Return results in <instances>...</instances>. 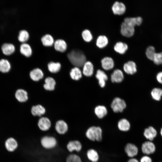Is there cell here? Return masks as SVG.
Masks as SVG:
<instances>
[{"instance_id": "6da1fadb", "label": "cell", "mask_w": 162, "mask_h": 162, "mask_svg": "<svg viewBox=\"0 0 162 162\" xmlns=\"http://www.w3.org/2000/svg\"><path fill=\"white\" fill-rule=\"evenodd\" d=\"M67 57L71 63L75 67H81L86 62V57L81 50L74 49L71 50L67 54Z\"/></svg>"}, {"instance_id": "7a4b0ae2", "label": "cell", "mask_w": 162, "mask_h": 162, "mask_svg": "<svg viewBox=\"0 0 162 162\" xmlns=\"http://www.w3.org/2000/svg\"><path fill=\"white\" fill-rule=\"evenodd\" d=\"M85 135L87 138L92 141L100 142L103 139V131L99 126H92L86 131Z\"/></svg>"}, {"instance_id": "3957f363", "label": "cell", "mask_w": 162, "mask_h": 162, "mask_svg": "<svg viewBox=\"0 0 162 162\" xmlns=\"http://www.w3.org/2000/svg\"><path fill=\"white\" fill-rule=\"evenodd\" d=\"M141 149L143 154L149 156L155 153L156 147L155 143L153 141L147 140L142 143Z\"/></svg>"}, {"instance_id": "277c9868", "label": "cell", "mask_w": 162, "mask_h": 162, "mask_svg": "<svg viewBox=\"0 0 162 162\" xmlns=\"http://www.w3.org/2000/svg\"><path fill=\"white\" fill-rule=\"evenodd\" d=\"M42 146L47 149H52L57 146V142L53 136H46L42 137L40 140Z\"/></svg>"}, {"instance_id": "5b68a950", "label": "cell", "mask_w": 162, "mask_h": 162, "mask_svg": "<svg viewBox=\"0 0 162 162\" xmlns=\"http://www.w3.org/2000/svg\"><path fill=\"white\" fill-rule=\"evenodd\" d=\"M124 151L127 156L130 158H134L136 156L139 152L137 146L131 142H128L126 144L124 147Z\"/></svg>"}, {"instance_id": "8992f818", "label": "cell", "mask_w": 162, "mask_h": 162, "mask_svg": "<svg viewBox=\"0 0 162 162\" xmlns=\"http://www.w3.org/2000/svg\"><path fill=\"white\" fill-rule=\"evenodd\" d=\"M111 106L114 112H122L126 107V104L124 100L116 98L113 100Z\"/></svg>"}, {"instance_id": "52a82bcc", "label": "cell", "mask_w": 162, "mask_h": 162, "mask_svg": "<svg viewBox=\"0 0 162 162\" xmlns=\"http://www.w3.org/2000/svg\"><path fill=\"white\" fill-rule=\"evenodd\" d=\"M143 135L146 140L153 141L157 136L158 132L154 127L150 126L144 129Z\"/></svg>"}, {"instance_id": "ba28073f", "label": "cell", "mask_w": 162, "mask_h": 162, "mask_svg": "<svg viewBox=\"0 0 162 162\" xmlns=\"http://www.w3.org/2000/svg\"><path fill=\"white\" fill-rule=\"evenodd\" d=\"M121 27V32L123 36L130 37L134 35L135 32L134 27L124 22L122 23Z\"/></svg>"}, {"instance_id": "9c48e42d", "label": "cell", "mask_w": 162, "mask_h": 162, "mask_svg": "<svg viewBox=\"0 0 162 162\" xmlns=\"http://www.w3.org/2000/svg\"><path fill=\"white\" fill-rule=\"evenodd\" d=\"M67 148L69 152H72L74 151L80 152L82 148V145L79 141L77 140H71L67 145Z\"/></svg>"}, {"instance_id": "30bf717a", "label": "cell", "mask_w": 162, "mask_h": 162, "mask_svg": "<svg viewBox=\"0 0 162 162\" xmlns=\"http://www.w3.org/2000/svg\"><path fill=\"white\" fill-rule=\"evenodd\" d=\"M55 128L58 134L63 135L68 131V126L65 121L63 120H59L56 122Z\"/></svg>"}, {"instance_id": "8fae6325", "label": "cell", "mask_w": 162, "mask_h": 162, "mask_svg": "<svg viewBox=\"0 0 162 162\" xmlns=\"http://www.w3.org/2000/svg\"><path fill=\"white\" fill-rule=\"evenodd\" d=\"M38 124L41 130L45 131L50 129L51 126V122L48 118L42 117L39 119Z\"/></svg>"}, {"instance_id": "7c38bea8", "label": "cell", "mask_w": 162, "mask_h": 162, "mask_svg": "<svg viewBox=\"0 0 162 162\" xmlns=\"http://www.w3.org/2000/svg\"><path fill=\"white\" fill-rule=\"evenodd\" d=\"M112 8L114 14L119 15L123 14L126 10V7L124 4L122 2L118 1L115 2Z\"/></svg>"}, {"instance_id": "4fadbf2b", "label": "cell", "mask_w": 162, "mask_h": 162, "mask_svg": "<svg viewBox=\"0 0 162 162\" xmlns=\"http://www.w3.org/2000/svg\"><path fill=\"white\" fill-rule=\"evenodd\" d=\"M123 69L125 72L128 74H133L137 71L136 63L134 62L131 61H129L124 64Z\"/></svg>"}, {"instance_id": "5bb4252c", "label": "cell", "mask_w": 162, "mask_h": 162, "mask_svg": "<svg viewBox=\"0 0 162 162\" xmlns=\"http://www.w3.org/2000/svg\"><path fill=\"white\" fill-rule=\"evenodd\" d=\"M95 76L98 80L100 86L102 88L104 87L106 84V81L108 79L106 74L103 71L98 69L97 71Z\"/></svg>"}, {"instance_id": "9a60e30c", "label": "cell", "mask_w": 162, "mask_h": 162, "mask_svg": "<svg viewBox=\"0 0 162 162\" xmlns=\"http://www.w3.org/2000/svg\"><path fill=\"white\" fill-rule=\"evenodd\" d=\"M101 66L103 68L106 70L112 69L114 66V62L112 58L106 57L101 60Z\"/></svg>"}, {"instance_id": "2e32d148", "label": "cell", "mask_w": 162, "mask_h": 162, "mask_svg": "<svg viewBox=\"0 0 162 162\" xmlns=\"http://www.w3.org/2000/svg\"><path fill=\"white\" fill-rule=\"evenodd\" d=\"M124 78L123 72L119 69L115 70L111 76V80L113 82H120L122 81Z\"/></svg>"}, {"instance_id": "e0dca14e", "label": "cell", "mask_w": 162, "mask_h": 162, "mask_svg": "<svg viewBox=\"0 0 162 162\" xmlns=\"http://www.w3.org/2000/svg\"><path fill=\"white\" fill-rule=\"evenodd\" d=\"M118 128L121 131L128 132L130 128V124L129 121L126 119L122 118L120 120L118 123Z\"/></svg>"}, {"instance_id": "ac0fdd59", "label": "cell", "mask_w": 162, "mask_h": 162, "mask_svg": "<svg viewBox=\"0 0 162 162\" xmlns=\"http://www.w3.org/2000/svg\"><path fill=\"white\" fill-rule=\"evenodd\" d=\"M82 72L86 76H91L94 72V66L92 63L90 61H86L83 65Z\"/></svg>"}, {"instance_id": "d6986e66", "label": "cell", "mask_w": 162, "mask_h": 162, "mask_svg": "<svg viewBox=\"0 0 162 162\" xmlns=\"http://www.w3.org/2000/svg\"><path fill=\"white\" fill-rule=\"evenodd\" d=\"M86 156L88 160L91 162H98L99 159L98 152L93 148H90L87 150Z\"/></svg>"}, {"instance_id": "ffe728a7", "label": "cell", "mask_w": 162, "mask_h": 162, "mask_svg": "<svg viewBox=\"0 0 162 162\" xmlns=\"http://www.w3.org/2000/svg\"><path fill=\"white\" fill-rule=\"evenodd\" d=\"M54 47L55 49L58 51L63 52L67 48V44L65 40L62 39L56 40L54 43Z\"/></svg>"}, {"instance_id": "44dd1931", "label": "cell", "mask_w": 162, "mask_h": 162, "mask_svg": "<svg viewBox=\"0 0 162 162\" xmlns=\"http://www.w3.org/2000/svg\"><path fill=\"white\" fill-rule=\"evenodd\" d=\"M142 21V19L141 17H127L124 19V22L134 27L135 26L140 25Z\"/></svg>"}, {"instance_id": "7402d4cb", "label": "cell", "mask_w": 162, "mask_h": 162, "mask_svg": "<svg viewBox=\"0 0 162 162\" xmlns=\"http://www.w3.org/2000/svg\"><path fill=\"white\" fill-rule=\"evenodd\" d=\"M30 76L32 80L38 81L43 78L44 74L41 69L39 68H36L30 72Z\"/></svg>"}, {"instance_id": "603a6c76", "label": "cell", "mask_w": 162, "mask_h": 162, "mask_svg": "<svg viewBox=\"0 0 162 162\" xmlns=\"http://www.w3.org/2000/svg\"><path fill=\"white\" fill-rule=\"evenodd\" d=\"M17 141L14 138L10 137L5 142V146L9 152H13L18 147Z\"/></svg>"}, {"instance_id": "cb8c5ba5", "label": "cell", "mask_w": 162, "mask_h": 162, "mask_svg": "<svg viewBox=\"0 0 162 162\" xmlns=\"http://www.w3.org/2000/svg\"><path fill=\"white\" fill-rule=\"evenodd\" d=\"M20 51L22 55L26 57L30 56L32 54V50L30 46L25 43L21 45Z\"/></svg>"}, {"instance_id": "d4e9b609", "label": "cell", "mask_w": 162, "mask_h": 162, "mask_svg": "<svg viewBox=\"0 0 162 162\" xmlns=\"http://www.w3.org/2000/svg\"><path fill=\"white\" fill-rule=\"evenodd\" d=\"M3 53L6 55H10L13 54L15 51L14 45L10 43L3 44L1 47Z\"/></svg>"}, {"instance_id": "484cf974", "label": "cell", "mask_w": 162, "mask_h": 162, "mask_svg": "<svg viewBox=\"0 0 162 162\" xmlns=\"http://www.w3.org/2000/svg\"><path fill=\"white\" fill-rule=\"evenodd\" d=\"M15 96L16 99L21 102H25L28 99L27 92L22 89H18L16 92Z\"/></svg>"}, {"instance_id": "4316f807", "label": "cell", "mask_w": 162, "mask_h": 162, "mask_svg": "<svg viewBox=\"0 0 162 162\" xmlns=\"http://www.w3.org/2000/svg\"><path fill=\"white\" fill-rule=\"evenodd\" d=\"M45 112V108L40 105L33 106L31 109V113L34 116H41L44 115Z\"/></svg>"}, {"instance_id": "83f0119b", "label": "cell", "mask_w": 162, "mask_h": 162, "mask_svg": "<svg viewBox=\"0 0 162 162\" xmlns=\"http://www.w3.org/2000/svg\"><path fill=\"white\" fill-rule=\"evenodd\" d=\"M45 83L44 85V87L46 90L52 91L54 90L56 84V81L52 78L49 77L46 78Z\"/></svg>"}, {"instance_id": "f1b7e54d", "label": "cell", "mask_w": 162, "mask_h": 162, "mask_svg": "<svg viewBox=\"0 0 162 162\" xmlns=\"http://www.w3.org/2000/svg\"><path fill=\"white\" fill-rule=\"evenodd\" d=\"M128 48L127 44L122 42H118L116 43L114 46L115 50L121 54H124Z\"/></svg>"}, {"instance_id": "f546056e", "label": "cell", "mask_w": 162, "mask_h": 162, "mask_svg": "<svg viewBox=\"0 0 162 162\" xmlns=\"http://www.w3.org/2000/svg\"><path fill=\"white\" fill-rule=\"evenodd\" d=\"M94 112L98 118H102L107 114V110L105 106L99 105L95 108Z\"/></svg>"}, {"instance_id": "4dcf8cb0", "label": "cell", "mask_w": 162, "mask_h": 162, "mask_svg": "<svg viewBox=\"0 0 162 162\" xmlns=\"http://www.w3.org/2000/svg\"><path fill=\"white\" fill-rule=\"evenodd\" d=\"M41 41L43 44L46 46H52L55 42L52 36L49 34L43 36L41 38Z\"/></svg>"}, {"instance_id": "1f68e13d", "label": "cell", "mask_w": 162, "mask_h": 162, "mask_svg": "<svg viewBox=\"0 0 162 162\" xmlns=\"http://www.w3.org/2000/svg\"><path fill=\"white\" fill-rule=\"evenodd\" d=\"M70 76L73 80H78L82 76V73L79 68L74 67L72 68L70 72Z\"/></svg>"}, {"instance_id": "d6a6232c", "label": "cell", "mask_w": 162, "mask_h": 162, "mask_svg": "<svg viewBox=\"0 0 162 162\" xmlns=\"http://www.w3.org/2000/svg\"><path fill=\"white\" fill-rule=\"evenodd\" d=\"M11 68L10 64L9 62L5 59L0 60V71L6 73L10 70Z\"/></svg>"}, {"instance_id": "836d02e7", "label": "cell", "mask_w": 162, "mask_h": 162, "mask_svg": "<svg viewBox=\"0 0 162 162\" xmlns=\"http://www.w3.org/2000/svg\"><path fill=\"white\" fill-rule=\"evenodd\" d=\"M48 68L49 71L52 73H55L58 72L61 68V64L59 62H51L48 64Z\"/></svg>"}, {"instance_id": "e575fe53", "label": "cell", "mask_w": 162, "mask_h": 162, "mask_svg": "<svg viewBox=\"0 0 162 162\" xmlns=\"http://www.w3.org/2000/svg\"><path fill=\"white\" fill-rule=\"evenodd\" d=\"M151 94L153 99L156 101H159L162 96V89L155 88L152 89Z\"/></svg>"}, {"instance_id": "d590c367", "label": "cell", "mask_w": 162, "mask_h": 162, "mask_svg": "<svg viewBox=\"0 0 162 162\" xmlns=\"http://www.w3.org/2000/svg\"><path fill=\"white\" fill-rule=\"evenodd\" d=\"M108 39L105 35H100L98 38L96 42V44L98 47L103 48L105 46L108 44Z\"/></svg>"}, {"instance_id": "8d00e7d4", "label": "cell", "mask_w": 162, "mask_h": 162, "mask_svg": "<svg viewBox=\"0 0 162 162\" xmlns=\"http://www.w3.org/2000/svg\"><path fill=\"white\" fill-rule=\"evenodd\" d=\"M29 37L28 32L26 30H22L19 32L18 39L20 42L24 43L28 39Z\"/></svg>"}, {"instance_id": "74e56055", "label": "cell", "mask_w": 162, "mask_h": 162, "mask_svg": "<svg viewBox=\"0 0 162 162\" xmlns=\"http://www.w3.org/2000/svg\"><path fill=\"white\" fill-rule=\"evenodd\" d=\"M156 53L155 48L152 46L148 47L147 48L146 52L147 58L152 61H153Z\"/></svg>"}, {"instance_id": "f35d334b", "label": "cell", "mask_w": 162, "mask_h": 162, "mask_svg": "<svg viewBox=\"0 0 162 162\" xmlns=\"http://www.w3.org/2000/svg\"><path fill=\"white\" fill-rule=\"evenodd\" d=\"M66 162H82V161L79 155L75 154H71L67 157Z\"/></svg>"}, {"instance_id": "ab89813d", "label": "cell", "mask_w": 162, "mask_h": 162, "mask_svg": "<svg viewBox=\"0 0 162 162\" xmlns=\"http://www.w3.org/2000/svg\"><path fill=\"white\" fill-rule=\"evenodd\" d=\"M82 35L83 40L87 42L90 41L93 38L90 31L87 29L84 30L82 32Z\"/></svg>"}, {"instance_id": "60d3db41", "label": "cell", "mask_w": 162, "mask_h": 162, "mask_svg": "<svg viewBox=\"0 0 162 162\" xmlns=\"http://www.w3.org/2000/svg\"><path fill=\"white\" fill-rule=\"evenodd\" d=\"M153 61L156 64H162V52L156 53L154 57Z\"/></svg>"}, {"instance_id": "b9f144b4", "label": "cell", "mask_w": 162, "mask_h": 162, "mask_svg": "<svg viewBox=\"0 0 162 162\" xmlns=\"http://www.w3.org/2000/svg\"><path fill=\"white\" fill-rule=\"evenodd\" d=\"M140 162H153V160L150 156L144 155L141 157Z\"/></svg>"}, {"instance_id": "7bdbcfd3", "label": "cell", "mask_w": 162, "mask_h": 162, "mask_svg": "<svg viewBox=\"0 0 162 162\" xmlns=\"http://www.w3.org/2000/svg\"><path fill=\"white\" fill-rule=\"evenodd\" d=\"M156 78L158 82L162 84V72H159L157 74Z\"/></svg>"}, {"instance_id": "ee69618b", "label": "cell", "mask_w": 162, "mask_h": 162, "mask_svg": "<svg viewBox=\"0 0 162 162\" xmlns=\"http://www.w3.org/2000/svg\"><path fill=\"white\" fill-rule=\"evenodd\" d=\"M127 162H140V161L137 159L134 158L129 159Z\"/></svg>"}, {"instance_id": "f6af8a7d", "label": "cell", "mask_w": 162, "mask_h": 162, "mask_svg": "<svg viewBox=\"0 0 162 162\" xmlns=\"http://www.w3.org/2000/svg\"><path fill=\"white\" fill-rule=\"evenodd\" d=\"M159 133L160 134V136L162 138V127L161 128Z\"/></svg>"}, {"instance_id": "bcb514c9", "label": "cell", "mask_w": 162, "mask_h": 162, "mask_svg": "<svg viewBox=\"0 0 162 162\" xmlns=\"http://www.w3.org/2000/svg\"><path fill=\"white\" fill-rule=\"evenodd\" d=\"M162 162V161H160V162Z\"/></svg>"}]
</instances>
